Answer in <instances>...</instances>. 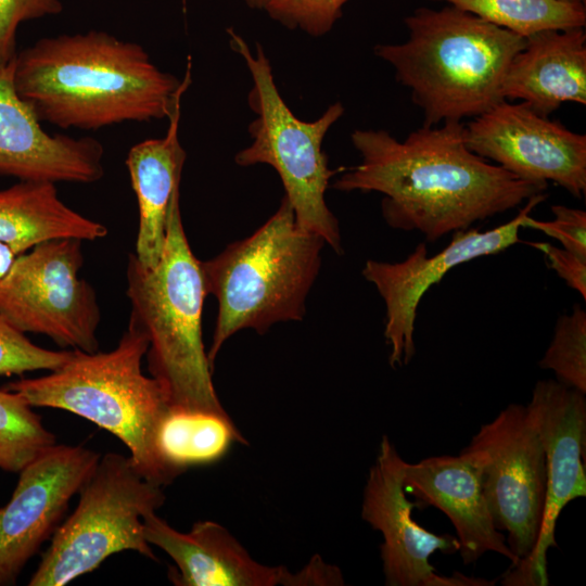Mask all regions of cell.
I'll return each mask as SVG.
<instances>
[{
	"label": "cell",
	"mask_w": 586,
	"mask_h": 586,
	"mask_svg": "<svg viewBox=\"0 0 586 586\" xmlns=\"http://www.w3.org/2000/svg\"><path fill=\"white\" fill-rule=\"evenodd\" d=\"M324 243L297 226L284 195L276 213L252 235L201 262L206 292L218 302L207 352L213 369L221 346L235 332L254 329L263 334L276 322L304 318Z\"/></svg>",
	"instance_id": "cell-6"
},
{
	"label": "cell",
	"mask_w": 586,
	"mask_h": 586,
	"mask_svg": "<svg viewBox=\"0 0 586 586\" xmlns=\"http://www.w3.org/2000/svg\"><path fill=\"white\" fill-rule=\"evenodd\" d=\"M547 258L548 265L565 283L586 300V257L546 242H530Z\"/></svg>",
	"instance_id": "cell-30"
},
{
	"label": "cell",
	"mask_w": 586,
	"mask_h": 586,
	"mask_svg": "<svg viewBox=\"0 0 586 586\" xmlns=\"http://www.w3.org/2000/svg\"><path fill=\"white\" fill-rule=\"evenodd\" d=\"M81 243L54 239L15 257L0 277V316L23 333L43 334L61 347L94 353L101 311L94 289L78 277Z\"/></svg>",
	"instance_id": "cell-9"
},
{
	"label": "cell",
	"mask_w": 586,
	"mask_h": 586,
	"mask_svg": "<svg viewBox=\"0 0 586 586\" xmlns=\"http://www.w3.org/2000/svg\"><path fill=\"white\" fill-rule=\"evenodd\" d=\"M542 441L547 484L543 519L533 551L504 575L509 586L549 584L547 552L557 547L555 531L564 507L586 496V399L585 394L557 380L537 381L526 406Z\"/></svg>",
	"instance_id": "cell-11"
},
{
	"label": "cell",
	"mask_w": 586,
	"mask_h": 586,
	"mask_svg": "<svg viewBox=\"0 0 586 586\" xmlns=\"http://www.w3.org/2000/svg\"><path fill=\"white\" fill-rule=\"evenodd\" d=\"M100 457L82 445L55 444L20 472L10 500L0 508V586L14 585L52 537Z\"/></svg>",
	"instance_id": "cell-15"
},
{
	"label": "cell",
	"mask_w": 586,
	"mask_h": 586,
	"mask_svg": "<svg viewBox=\"0 0 586 586\" xmlns=\"http://www.w3.org/2000/svg\"><path fill=\"white\" fill-rule=\"evenodd\" d=\"M566 1H573V2H582V3H585V0H566Z\"/></svg>",
	"instance_id": "cell-33"
},
{
	"label": "cell",
	"mask_w": 586,
	"mask_h": 586,
	"mask_svg": "<svg viewBox=\"0 0 586 586\" xmlns=\"http://www.w3.org/2000/svg\"><path fill=\"white\" fill-rule=\"evenodd\" d=\"M501 95L521 100L545 117L565 102L585 105V27L546 29L525 37L508 66Z\"/></svg>",
	"instance_id": "cell-19"
},
{
	"label": "cell",
	"mask_w": 586,
	"mask_h": 586,
	"mask_svg": "<svg viewBox=\"0 0 586 586\" xmlns=\"http://www.w3.org/2000/svg\"><path fill=\"white\" fill-rule=\"evenodd\" d=\"M14 258L15 255L5 245L0 243V277L8 271Z\"/></svg>",
	"instance_id": "cell-31"
},
{
	"label": "cell",
	"mask_w": 586,
	"mask_h": 586,
	"mask_svg": "<svg viewBox=\"0 0 586 586\" xmlns=\"http://www.w3.org/2000/svg\"><path fill=\"white\" fill-rule=\"evenodd\" d=\"M182 1H183V5H184V3H186V0H182Z\"/></svg>",
	"instance_id": "cell-34"
},
{
	"label": "cell",
	"mask_w": 586,
	"mask_h": 586,
	"mask_svg": "<svg viewBox=\"0 0 586 586\" xmlns=\"http://www.w3.org/2000/svg\"><path fill=\"white\" fill-rule=\"evenodd\" d=\"M61 0H0V65L14 60L16 30L21 23L59 14Z\"/></svg>",
	"instance_id": "cell-28"
},
{
	"label": "cell",
	"mask_w": 586,
	"mask_h": 586,
	"mask_svg": "<svg viewBox=\"0 0 586 586\" xmlns=\"http://www.w3.org/2000/svg\"><path fill=\"white\" fill-rule=\"evenodd\" d=\"M126 281L129 322L148 337V369L164 390L169 408L226 415L202 340L207 292L201 260L184 233L180 199L169 215L160 262L145 268L129 254Z\"/></svg>",
	"instance_id": "cell-5"
},
{
	"label": "cell",
	"mask_w": 586,
	"mask_h": 586,
	"mask_svg": "<svg viewBox=\"0 0 586 586\" xmlns=\"http://www.w3.org/2000/svg\"><path fill=\"white\" fill-rule=\"evenodd\" d=\"M148 346L145 334L128 322L114 349H73L47 375L10 382L5 388L31 407L63 409L109 431L127 446L141 475L164 487L179 474L158 450V429L169 404L160 383L142 371Z\"/></svg>",
	"instance_id": "cell-4"
},
{
	"label": "cell",
	"mask_w": 586,
	"mask_h": 586,
	"mask_svg": "<svg viewBox=\"0 0 586 586\" xmlns=\"http://www.w3.org/2000/svg\"><path fill=\"white\" fill-rule=\"evenodd\" d=\"M56 444L55 435L17 393L0 390V469L20 473Z\"/></svg>",
	"instance_id": "cell-24"
},
{
	"label": "cell",
	"mask_w": 586,
	"mask_h": 586,
	"mask_svg": "<svg viewBox=\"0 0 586 586\" xmlns=\"http://www.w3.org/2000/svg\"><path fill=\"white\" fill-rule=\"evenodd\" d=\"M470 151L520 179L586 193V136L538 115L525 103L502 100L464 125Z\"/></svg>",
	"instance_id": "cell-12"
},
{
	"label": "cell",
	"mask_w": 586,
	"mask_h": 586,
	"mask_svg": "<svg viewBox=\"0 0 586 586\" xmlns=\"http://www.w3.org/2000/svg\"><path fill=\"white\" fill-rule=\"evenodd\" d=\"M234 443L246 441L229 415L207 411L169 408L157 435L161 456L179 475L220 460Z\"/></svg>",
	"instance_id": "cell-22"
},
{
	"label": "cell",
	"mask_w": 586,
	"mask_h": 586,
	"mask_svg": "<svg viewBox=\"0 0 586 586\" xmlns=\"http://www.w3.org/2000/svg\"><path fill=\"white\" fill-rule=\"evenodd\" d=\"M349 0H271L265 12L288 29H301L313 37L328 34Z\"/></svg>",
	"instance_id": "cell-27"
},
{
	"label": "cell",
	"mask_w": 586,
	"mask_h": 586,
	"mask_svg": "<svg viewBox=\"0 0 586 586\" xmlns=\"http://www.w3.org/2000/svg\"><path fill=\"white\" fill-rule=\"evenodd\" d=\"M78 494L76 509L52 535L29 586L66 585L125 550L156 560L143 535V517L161 508L165 495L130 456H101Z\"/></svg>",
	"instance_id": "cell-8"
},
{
	"label": "cell",
	"mask_w": 586,
	"mask_h": 586,
	"mask_svg": "<svg viewBox=\"0 0 586 586\" xmlns=\"http://www.w3.org/2000/svg\"><path fill=\"white\" fill-rule=\"evenodd\" d=\"M106 234L104 225L67 206L55 183L20 181L0 190V243L15 256L54 239L95 241Z\"/></svg>",
	"instance_id": "cell-21"
},
{
	"label": "cell",
	"mask_w": 586,
	"mask_h": 586,
	"mask_svg": "<svg viewBox=\"0 0 586 586\" xmlns=\"http://www.w3.org/2000/svg\"><path fill=\"white\" fill-rule=\"evenodd\" d=\"M143 535L174 561L168 578L176 586H297L296 572L257 562L214 521H198L182 533L151 512L143 517Z\"/></svg>",
	"instance_id": "cell-17"
},
{
	"label": "cell",
	"mask_w": 586,
	"mask_h": 586,
	"mask_svg": "<svg viewBox=\"0 0 586 586\" xmlns=\"http://www.w3.org/2000/svg\"><path fill=\"white\" fill-rule=\"evenodd\" d=\"M190 82V58L179 80L142 46L98 30L42 38L14 60L20 97L63 129L168 118Z\"/></svg>",
	"instance_id": "cell-2"
},
{
	"label": "cell",
	"mask_w": 586,
	"mask_h": 586,
	"mask_svg": "<svg viewBox=\"0 0 586 586\" xmlns=\"http://www.w3.org/2000/svg\"><path fill=\"white\" fill-rule=\"evenodd\" d=\"M360 163L332 184L339 191L379 192L386 224L417 230L425 242L466 230L545 192L470 151L464 124L422 126L403 141L386 130L356 129Z\"/></svg>",
	"instance_id": "cell-1"
},
{
	"label": "cell",
	"mask_w": 586,
	"mask_h": 586,
	"mask_svg": "<svg viewBox=\"0 0 586 586\" xmlns=\"http://www.w3.org/2000/svg\"><path fill=\"white\" fill-rule=\"evenodd\" d=\"M552 220H537L530 215L522 227L539 230L558 240L563 249L586 257V213L564 205H552Z\"/></svg>",
	"instance_id": "cell-29"
},
{
	"label": "cell",
	"mask_w": 586,
	"mask_h": 586,
	"mask_svg": "<svg viewBox=\"0 0 586 586\" xmlns=\"http://www.w3.org/2000/svg\"><path fill=\"white\" fill-rule=\"evenodd\" d=\"M180 104L168 117L166 135L135 144L126 158L139 207L133 254L145 268H152L160 262L169 215L174 203L180 199V180L187 157L178 135Z\"/></svg>",
	"instance_id": "cell-20"
},
{
	"label": "cell",
	"mask_w": 586,
	"mask_h": 586,
	"mask_svg": "<svg viewBox=\"0 0 586 586\" xmlns=\"http://www.w3.org/2000/svg\"><path fill=\"white\" fill-rule=\"evenodd\" d=\"M14 60L0 65V175L52 183L100 180L104 175L102 144L90 137L46 132L16 91Z\"/></svg>",
	"instance_id": "cell-16"
},
{
	"label": "cell",
	"mask_w": 586,
	"mask_h": 586,
	"mask_svg": "<svg viewBox=\"0 0 586 586\" xmlns=\"http://www.w3.org/2000/svg\"><path fill=\"white\" fill-rule=\"evenodd\" d=\"M403 485L418 504L444 512L454 525L463 564L476 562L493 551L512 564L519 558L509 548L504 534L495 527L488 510L479 473L461 454L437 456L405 463Z\"/></svg>",
	"instance_id": "cell-18"
},
{
	"label": "cell",
	"mask_w": 586,
	"mask_h": 586,
	"mask_svg": "<svg viewBox=\"0 0 586 586\" xmlns=\"http://www.w3.org/2000/svg\"><path fill=\"white\" fill-rule=\"evenodd\" d=\"M271 0H243V2L251 9L265 10Z\"/></svg>",
	"instance_id": "cell-32"
},
{
	"label": "cell",
	"mask_w": 586,
	"mask_h": 586,
	"mask_svg": "<svg viewBox=\"0 0 586 586\" xmlns=\"http://www.w3.org/2000/svg\"><path fill=\"white\" fill-rule=\"evenodd\" d=\"M387 435H383L379 454L369 470L364 489L361 518L383 536L380 546L385 585L387 586H488L495 581L468 577L459 573L443 576L430 563V557L441 551L458 552V538L437 535L412 519L418 502L407 499L404 489V467Z\"/></svg>",
	"instance_id": "cell-14"
},
{
	"label": "cell",
	"mask_w": 586,
	"mask_h": 586,
	"mask_svg": "<svg viewBox=\"0 0 586 586\" xmlns=\"http://www.w3.org/2000/svg\"><path fill=\"white\" fill-rule=\"evenodd\" d=\"M404 23L405 42L373 52L409 88L422 126L474 118L504 100L502 81L524 37L449 4L418 8Z\"/></svg>",
	"instance_id": "cell-3"
},
{
	"label": "cell",
	"mask_w": 586,
	"mask_h": 586,
	"mask_svg": "<svg viewBox=\"0 0 586 586\" xmlns=\"http://www.w3.org/2000/svg\"><path fill=\"white\" fill-rule=\"evenodd\" d=\"M229 43L245 62L253 86L247 102L255 114L249 125L253 142L239 151L240 166L267 164L279 175L300 228L318 234L337 254L343 253L339 221L329 209L324 194L329 181L344 167L330 168L322 141L331 126L344 114L337 101L313 122L297 118L282 99L273 79L269 59L256 42L255 53L233 28Z\"/></svg>",
	"instance_id": "cell-7"
},
{
	"label": "cell",
	"mask_w": 586,
	"mask_h": 586,
	"mask_svg": "<svg viewBox=\"0 0 586 586\" xmlns=\"http://www.w3.org/2000/svg\"><path fill=\"white\" fill-rule=\"evenodd\" d=\"M547 198L545 192L533 195L513 219L491 230L468 228L454 232L449 244L433 256H429L426 242H420L402 262H366L362 276L374 284L385 303L384 336L391 347L392 367L408 365L416 353L417 310L429 289L456 266L522 242L519 230L523 218Z\"/></svg>",
	"instance_id": "cell-13"
},
{
	"label": "cell",
	"mask_w": 586,
	"mask_h": 586,
	"mask_svg": "<svg viewBox=\"0 0 586 586\" xmlns=\"http://www.w3.org/2000/svg\"><path fill=\"white\" fill-rule=\"evenodd\" d=\"M476 15L492 24L528 37L546 29L585 27L586 7L566 0H431Z\"/></svg>",
	"instance_id": "cell-23"
},
{
	"label": "cell",
	"mask_w": 586,
	"mask_h": 586,
	"mask_svg": "<svg viewBox=\"0 0 586 586\" xmlns=\"http://www.w3.org/2000/svg\"><path fill=\"white\" fill-rule=\"evenodd\" d=\"M72 351H50L29 341L25 333L0 316V375L23 374L35 370L52 371L62 366Z\"/></svg>",
	"instance_id": "cell-26"
},
{
	"label": "cell",
	"mask_w": 586,
	"mask_h": 586,
	"mask_svg": "<svg viewBox=\"0 0 586 586\" xmlns=\"http://www.w3.org/2000/svg\"><path fill=\"white\" fill-rule=\"evenodd\" d=\"M460 454L479 473L495 527L507 532V544L519 561L527 557L540 531L547 463L526 406H507Z\"/></svg>",
	"instance_id": "cell-10"
},
{
	"label": "cell",
	"mask_w": 586,
	"mask_h": 586,
	"mask_svg": "<svg viewBox=\"0 0 586 586\" xmlns=\"http://www.w3.org/2000/svg\"><path fill=\"white\" fill-rule=\"evenodd\" d=\"M538 365L553 371L560 383L586 393V311L579 305L558 318L552 341Z\"/></svg>",
	"instance_id": "cell-25"
}]
</instances>
